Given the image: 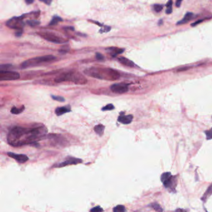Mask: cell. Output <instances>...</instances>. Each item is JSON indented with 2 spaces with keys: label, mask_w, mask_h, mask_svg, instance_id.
I'll use <instances>...</instances> for the list:
<instances>
[{
  "label": "cell",
  "mask_w": 212,
  "mask_h": 212,
  "mask_svg": "<svg viewBox=\"0 0 212 212\" xmlns=\"http://www.w3.org/2000/svg\"><path fill=\"white\" fill-rule=\"evenodd\" d=\"M118 61L121 63V64L127 67H134L135 66V64L133 61L124 57H120V58H118Z\"/></svg>",
  "instance_id": "5bb4252c"
},
{
  "label": "cell",
  "mask_w": 212,
  "mask_h": 212,
  "mask_svg": "<svg viewBox=\"0 0 212 212\" xmlns=\"http://www.w3.org/2000/svg\"><path fill=\"white\" fill-rule=\"evenodd\" d=\"M154 9L157 13H159L163 9V6L162 5H154Z\"/></svg>",
  "instance_id": "484cf974"
},
{
  "label": "cell",
  "mask_w": 212,
  "mask_h": 212,
  "mask_svg": "<svg viewBox=\"0 0 212 212\" xmlns=\"http://www.w3.org/2000/svg\"><path fill=\"white\" fill-rule=\"evenodd\" d=\"M62 21V19L57 16H54V17H53L52 19L50 21V23H49V26H55L56 24H58L59 22H60V21Z\"/></svg>",
  "instance_id": "ac0fdd59"
},
{
  "label": "cell",
  "mask_w": 212,
  "mask_h": 212,
  "mask_svg": "<svg viewBox=\"0 0 212 212\" xmlns=\"http://www.w3.org/2000/svg\"><path fill=\"white\" fill-rule=\"evenodd\" d=\"M7 154L9 157H10L12 159H15L18 162L21 164L25 163L29 160L28 157L24 154H18L11 152L7 153Z\"/></svg>",
  "instance_id": "8fae6325"
},
{
  "label": "cell",
  "mask_w": 212,
  "mask_h": 212,
  "mask_svg": "<svg viewBox=\"0 0 212 212\" xmlns=\"http://www.w3.org/2000/svg\"><path fill=\"white\" fill-rule=\"evenodd\" d=\"M104 130V126L103 124H98L94 127V131L100 136H101L103 134Z\"/></svg>",
  "instance_id": "e0dca14e"
},
{
  "label": "cell",
  "mask_w": 212,
  "mask_h": 212,
  "mask_svg": "<svg viewBox=\"0 0 212 212\" xmlns=\"http://www.w3.org/2000/svg\"><path fill=\"white\" fill-rule=\"evenodd\" d=\"M211 194H212V184L208 187V188L205 192V194L204 195V196L202 197V200H207Z\"/></svg>",
  "instance_id": "ffe728a7"
},
{
  "label": "cell",
  "mask_w": 212,
  "mask_h": 212,
  "mask_svg": "<svg viewBox=\"0 0 212 212\" xmlns=\"http://www.w3.org/2000/svg\"><path fill=\"white\" fill-rule=\"evenodd\" d=\"M27 24L31 26V27H35L40 24V22L36 20H29L27 21Z\"/></svg>",
  "instance_id": "7402d4cb"
},
{
  "label": "cell",
  "mask_w": 212,
  "mask_h": 212,
  "mask_svg": "<svg viewBox=\"0 0 212 212\" xmlns=\"http://www.w3.org/2000/svg\"><path fill=\"white\" fill-rule=\"evenodd\" d=\"M52 98L54 100H56V101H60V102H63V101H66V99L62 97H60V96H56V95H52L51 96Z\"/></svg>",
  "instance_id": "cb8c5ba5"
},
{
  "label": "cell",
  "mask_w": 212,
  "mask_h": 212,
  "mask_svg": "<svg viewBox=\"0 0 212 212\" xmlns=\"http://www.w3.org/2000/svg\"><path fill=\"white\" fill-rule=\"evenodd\" d=\"M24 110V106H23L22 108H18L16 107H13L11 108V112L12 114H20L22 113Z\"/></svg>",
  "instance_id": "d6986e66"
},
{
  "label": "cell",
  "mask_w": 212,
  "mask_h": 212,
  "mask_svg": "<svg viewBox=\"0 0 212 212\" xmlns=\"http://www.w3.org/2000/svg\"><path fill=\"white\" fill-rule=\"evenodd\" d=\"M85 72L90 77L102 80H116L120 77V73L111 69L92 67L87 69Z\"/></svg>",
  "instance_id": "7a4b0ae2"
},
{
  "label": "cell",
  "mask_w": 212,
  "mask_h": 212,
  "mask_svg": "<svg viewBox=\"0 0 212 212\" xmlns=\"http://www.w3.org/2000/svg\"><path fill=\"white\" fill-rule=\"evenodd\" d=\"M67 52H69V49H66V47L59 50V52L61 53V54H66Z\"/></svg>",
  "instance_id": "836d02e7"
},
{
  "label": "cell",
  "mask_w": 212,
  "mask_h": 212,
  "mask_svg": "<svg viewBox=\"0 0 212 212\" xmlns=\"http://www.w3.org/2000/svg\"><path fill=\"white\" fill-rule=\"evenodd\" d=\"M25 2L26 3V4L30 5V4L33 3L34 2V0H25Z\"/></svg>",
  "instance_id": "8d00e7d4"
},
{
  "label": "cell",
  "mask_w": 212,
  "mask_h": 212,
  "mask_svg": "<svg viewBox=\"0 0 212 212\" xmlns=\"http://www.w3.org/2000/svg\"><path fill=\"white\" fill-rule=\"evenodd\" d=\"M91 211H93V212H99V211H103V209L99 207V206H97L96 207H93V208H92L90 210Z\"/></svg>",
  "instance_id": "83f0119b"
},
{
  "label": "cell",
  "mask_w": 212,
  "mask_h": 212,
  "mask_svg": "<svg viewBox=\"0 0 212 212\" xmlns=\"http://www.w3.org/2000/svg\"><path fill=\"white\" fill-rule=\"evenodd\" d=\"M161 181L167 188L174 189L176 185L175 177H174L170 172H165L161 175Z\"/></svg>",
  "instance_id": "8992f818"
},
{
  "label": "cell",
  "mask_w": 212,
  "mask_h": 212,
  "mask_svg": "<svg viewBox=\"0 0 212 212\" xmlns=\"http://www.w3.org/2000/svg\"><path fill=\"white\" fill-rule=\"evenodd\" d=\"M82 162V160L80 159L75 158V157H67V159L65 161H63L61 163L56 165V167H63L64 166L69 165H76Z\"/></svg>",
  "instance_id": "30bf717a"
},
{
  "label": "cell",
  "mask_w": 212,
  "mask_h": 212,
  "mask_svg": "<svg viewBox=\"0 0 212 212\" xmlns=\"http://www.w3.org/2000/svg\"><path fill=\"white\" fill-rule=\"evenodd\" d=\"M172 12V5L169 6H167V9H166L165 13H166L167 14H171Z\"/></svg>",
  "instance_id": "4dcf8cb0"
},
{
  "label": "cell",
  "mask_w": 212,
  "mask_h": 212,
  "mask_svg": "<svg viewBox=\"0 0 212 212\" xmlns=\"http://www.w3.org/2000/svg\"><path fill=\"white\" fill-rule=\"evenodd\" d=\"M112 92L118 94H123L128 91V85L124 83L113 84L110 87Z\"/></svg>",
  "instance_id": "9c48e42d"
},
{
  "label": "cell",
  "mask_w": 212,
  "mask_h": 212,
  "mask_svg": "<svg viewBox=\"0 0 212 212\" xmlns=\"http://www.w3.org/2000/svg\"><path fill=\"white\" fill-rule=\"evenodd\" d=\"M205 133L207 136V140H212V128L210 130L205 131Z\"/></svg>",
  "instance_id": "4316f807"
},
{
  "label": "cell",
  "mask_w": 212,
  "mask_h": 212,
  "mask_svg": "<svg viewBox=\"0 0 212 212\" xmlns=\"http://www.w3.org/2000/svg\"><path fill=\"white\" fill-rule=\"evenodd\" d=\"M47 133L45 126L27 128L16 126L10 130L8 135V143L14 147L23 146L37 143L43 139Z\"/></svg>",
  "instance_id": "6da1fadb"
},
{
  "label": "cell",
  "mask_w": 212,
  "mask_h": 212,
  "mask_svg": "<svg viewBox=\"0 0 212 212\" xmlns=\"http://www.w3.org/2000/svg\"><path fill=\"white\" fill-rule=\"evenodd\" d=\"M55 82L57 83H61L63 82H72L76 84L84 85L87 83V80L78 72L70 71L60 74V75L56 78Z\"/></svg>",
  "instance_id": "3957f363"
},
{
  "label": "cell",
  "mask_w": 212,
  "mask_h": 212,
  "mask_svg": "<svg viewBox=\"0 0 212 212\" xmlns=\"http://www.w3.org/2000/svg\"><path fill=\"white\" fill-rule=\"evenodd\" d=\"M11 67V65L10 64H5V65H2L0 66V70H7L9 67Z\"/></svg>",
  "instance_id": "f1b7e54d"
},
{
  "label": "cell",
  "mask_w": 212,
  "mask_h": 212,
  "mask_svg": "<svg viewBox=\"0 0 212 212\" xmlns=\"http://www.w3.org/2000/svg\"><path fill=\"white\" fill-rule=\"evenodd\" d=\"M133 119V116L131 114L121 115L118 117V122H120L121 124H128L132 122Z\"/></svg>",
  "instance_id": "7c38bea8"
},
{
  "label": "cell",
  "mask_w": 212,
  "mask_h": 212,
  "mask_svg": "<svg viewBox=\"0 0 212 212\" xmlns=\"http://www.w3.org/2000/svg\"><path fill=\"white\" fill-rule=\"evenodd\" d=\"M96 59L98 60H104V57L103 56L100 54V53H97L96 54Z\"/></svg>",
  "instance_id": "f546056e"
},
{
  "label": "cell",
  "mask_w": 212,
  "mask_h": 212,
  "mask_svg": "<svg viewBox=\"0 0 212 212\" xmlns=\"http://www.w3.org/2000/svg\"><path fill=\"white\" fill-rule=\"evenodd\" d=\"M193 16H194V14L193 13H187L185 14V15L184 17V18L182 20L179 21L177 23V25H180V24H185V23H188L190 19H192L193 18Z\"/></svg>",
  "instance_id": "9a60e30c"
},
{
  "label": "cell",
  "mask_w": 212,
  "mask_h": 212,
  "mask_svg": "<svg viewBox=\"0 0 212 212\" xmlns=\"http://www.w3.org/2000/svg\"><path fill=\"white\" fill-rule=\"evenodd\" d=\"M113 211L114 212H124L126 211L125 207L123 205H117L113 209Z\"/></svg>",
  "instance_id": "44dd1931"
},
{
  "label": "cell",
  "mask_w": 212,
  "mask_h": 212,
  "mask_svg": "<svg viewBox=\"0 0 212 212\" xmlns=\"http://www.w3.org/2000/svg\"><path fill=\"white\" fill-rule=\"evenodd\" d=\"M108 49L111 52V54L113 57H115L116 56V55L120 54L124 52L123 49H120L117 47H110Z\"/></svg>",
  "instance_id": "2e32d148"
},
{
  "label": "cell",
  "mask_w": 212,
  "mask_h": 212,
  "mask_svg": "<svg viewBox=\"0 0 212 212\" xmlns=\"http://www.w3.org/2000/svg\"><path fill=\"white\" fill-rule=\"evenodd\" d=\"M183 0H177L176 1V3H175V5L177 7H180V6H181L182 2Z\"/></svg>",
  "instance_id": "d590c367"
},
{
  "label": "cell",
  "mask_w": 212,
  "mask_h": 212,
  "mask_svg": "<svg viewBox=\"0 0 212 212\" xmlns=\"http://www.w3.org/2000/svg\"><path fill=\"white\" fill-rule=\"evenodd\" d=\"M56 59V57L53 56L52 55H47V56H44L41 57H34L24 61V62L22 63V64H21V66L23 69L33 67L41 65L42 63L52 62Z\"/></svg>",
  "instance_id": "277c9868"
},
{
  "label": "cell",
  "mask_w": 212,
  "mask_h": 212,
  "mask_svg": "<svg viewBox=\"0 0 212 212\" xmlns=\"http://www.w3.org/2000/svg\"><path fill=\"white\" fill-rule=\"evenodd\" d=\"M114 109V107L113 104H108L107 105H106L105 107H103L101 110L102 111H110L113 110Z\"/></svg>",
  "instance_id": "603a6c76"
},
{
  "label": "cell",
  "mask_w": 212,
  "mask_h": 212,
  "mask_svg": "<svg viewBox=\"0 0 212 212\" xmlns=\"http://www.w3.org/2000/svg\"><path fill=\"white\" fill-rule=\"evenodd\" d=\"M40 1L44 3L45 4L47 5H50L51 4V3H52V0H40Z\"/></svg>",
  "instance_id": "e575fe53"
},
{
  "label": "cell",
  "mask_w": 212,
  "mask_h": 212,
  "mask_svg": "<svg viewBox=\"0 0 212 212\" xmlns=\"http://www.w3.org/2000/svg\"><path fill=\"white\" fill-rule=\"evenodd\" d=\"M203 21H204V19H200V20H198V21H195V23H192V24H191V26H192V27L196 26L197 25L199 24L200 23H202V22H203Z\"/></svg>",
  "instance_id": "d6a6232c"
},
{
  "label": "cell",
  "mask_w": 212,
  "mask_h": 212,
  "mask_svg": "<svg viewBox=\"0 0 212 212\" xmlns=\"http://www.w3.org/2000/svg\"><path fill=\"white\" fill-rule=\"evenodd\" d=\"M23 34V29H19V30H18L16 33H15V36L16 37H21V35H22Z\"/></svg>",
  "instance_id": "1f68e13d"
},
{
  "label": "cell",
  "mask_w": 212,
  "mask_h": 212,
  "mask_svg": "<svg viewBox=\"0 0 212 212\" xmlns=\"http://www.w3.org/2000/svg\"><path fill=\"white\" fill-rule=\"evenodd\" d=\"M151 206H152V207H153L156 211H163V210L162 209V208L161 207V206H160L159 205V204H156V203L153 204L151 205Z\"/></svg>",
  "instance_id": "d4e9b609"
},
{
  "label": "cell",
  "mask_w": 212,
  "mask_h": 212,
  "mask_svg": "<svg viewBox=\"0 0 212 212\" xmlns=\"http://www.w3.org/2000/svg\"><path fill=\"white\" fill-rule=\"evenodd\" d=\"M24 18V15L20 17H14L11 19L8 20L6 23V26L11 29H23L24 27V23L23 21V19Z\"/></svg>",
  "instance_id": "52a82bcc"
},
{
  "label": "cell",
  "mask_w": 212,
  "mask_h": 212,
  "mask_svg": "<svg viewBox=\"0 0 212 212\" xmlns=\"http://www.w3.org/2000/svg\"><path fill=\"white\" fill-rule=\"evenodd\" d=\"M71 111V108L70 106H66V107H58L56 109L55 113L57 116H61L63 114Z\"/></svg>",
  "instance_id": "4fadbf2b"
},
{
  "label": "cell",
  "mask_w": 212,
  "mask_h": 212,
  "mask_svg": "<svg viewBox=\"0 0 212 212\" xmlns=\"http://www.w3.org/2000/svg\"><path fill=\"white\" fill-rule=\"evenodd\" d=\"M20 75L19 73L13 71L1 70L0 71V80L10 81L19 79Z\"/></svg>",
  "instance_id": "ba28073f"
},
{
  "label": "cell",
  "mask_w": 212,
  "mask_h": 212,
  "mask_svg": "<svg viewBox=\"0 0 212 212\" xmlns=\"http://www.w3.org/2000/svg\"><path fill=\"white\" fill-rule=\"evenodd\" d=\"M172 5V0H170V1H169L168 3L166 4V6H171Z\"/></svg>",
  "instance_id": "74e56055"
},
{
  "label": "cell",
  "mask_w": 212,
  "mask_h": 212,
  "mask_svg": "<svg viewBox=\"0 0 212 212\" xmlns=\"http://www.w3.org/2000/svg\"><path fill=\"white\" fill-rule=\"evenodd\" d=\"M42 38L44 39L45 40L52 42V43H56V44H63L65 42H67V40H65L64 39H63L61 37H59L56 36V34L51 33H47V32H44V33H37Z\"/></svg>",
  "instance_id": "5b68a950"
}]
</instances>
